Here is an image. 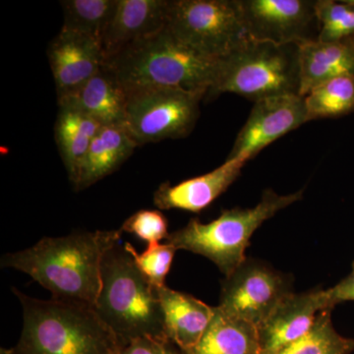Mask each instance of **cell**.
<instances>
[{
	"instance_id": "obj_1",
	"label": "cell",
	"mask_w": 354,
	"mask_h": 354,
	"mask_svg": "<svg viewBox=\"0 0 354 354\" xmlns=\"http://www.w3.org/2000/svg\"><path fill=\"white\" fill-rule=\"evenodd\" d=\"M120 230L44 237L25 250L7 253L2 268L25 272L55 299L95 307L102 286V262L120 243Z\"/></svg>"
},
{
	"instance_id": "obj_2",
	"label": "cell",
	"mask_w": 354,
	"mask_h": 354,
	"mask_svg": "<svg viewBox=\"0 0 354 354\" xmlns=\"http://www.w3.org/2000/svg\"><path fill=\"white\" fill-rule=\"evenodd\" d=\"M23 309L19 342L0 354H120L122 344L94 307L37 299L12 288Z\"/></svg>"
},
{
	"instance_id": "obj_3",
	"label": "cell",
	"mask_w": 354,
	"mask_h": 354,
	"mask_svg": "<svg viewBox=\"0 0 354 354\" xmlns=\"http://www.w3.org/2000/svg\"><path fill=\"white\" fill-rule=\"evenodd\" d=\"M220 62L186 46L165 27L123 48L106 64L127 91L174 88L207 95L215 83Z\"/></svg>"
},
{
	"instance_id": "obj_4",
	"label": "cell",
	"mask_w": 354,
	"mask_h": 354,
	"mask_svg": "<svg viewBox=\"0 0 354 354\" xmlns=\"http://www.w3.org/2000/svg\"><path fill=\"white\" fill-rule=\"evenodd\" d=\"M101 272V290L94 308L122 346L139 337L169 339L158 288L140 271L124 245L118 243L109 249Z\"/></svg>"
},
{
	"instance_id": "obj_5",
	"label": "cell",
	"mask_w": 354,
	"mask_h": 354,
	"mask_svg": "<svg viewBox=\"0 0 354 354\" xmlns=\"http://www.w3.org/2000/svg\"><path fill=\"white\" fill-rule=\"evenodd\" d=\"M304 193L301 189L279 195L274 190H266L253 208L223 209L218 218L208 223L191 218L185 227L169 234L165 243L176 250L204 256L225 277L230 276L247 259L246 248L254 232L281 209L301 201Z\"/></svg>"
},
{
	"instance_id": "obj_6",
	"label": "cell",
	"mask_w": 354,
	"mask_h": 354,
	"mask_svg": "<svg viewBox=\"0 0 354 354\" xmlns=\"http://www.w3.org/2000/svg\"><path fill=\"white\" fill-rule=\"evenodd\" d=\"M299 90L298 46L250 41L221 58L215 83L205 99L230 93L256 102L276 95H299Z\"/></svg>"
},
{
	"instance_id": "obj_7",
	"label": "cell",
	"mask_w": 354,
	"mask_h": 354,
	"mask_svg": "<svg viewBox=\"0 0 354 354\" xmlns=\"http://www.w3.org/2000/svg\"><path fill=\"white\" fill-rule=\"evenodd\" d=\"M167 28L186 46L215 59L250 41L239 0H171Z\"/></svg>"
},
{
	"instance_id": "obj_8",
	"label": "cell",
	"mask_w": 354,
	"mask_h": 354,
	"mask_svg": "<svg viewBox=\"0 0 354 354\" xmlns=\"http://www.w3.org/2000/svg\"><path fill=\"white\" fill-rule=\"evenodd\" d=\"M201 93L174 88L127 91L125 128L138 146L187 137L200 115Z\"/></svg>"
},
{
	"instance_id": "obj_9",
	"label": "cell",
	"mask_w": 354,
	"mask_h": 354,
	"mask_svg": "<svg viewBox=\"0 0 354 354\" xmlns=\"http://www.w3.org/2000/svg\"><path fill=\"white\" fill-rule=\"evenodd\" d=\"M292 293L288 274L261 261L246 259L223 279L218 307L227 315L258 327Z\"/></svg>"
},
{
	"instance_id": "obj_10",
	"label": "cell",
	"mask_w": 354,
	"mask_h": 354,
	"mask_svg": "<svg viewBox=\"0 0 354 354\" xmlns=\"http://www.w3.org/2000/svg\"><path fill=\"white\" fill-rule=\"evenodd\" d=\"M250 41L278 46H301L318 41L315 1L311 0H239Z\"/></svg>"
},
{
	"instance_id": "obj_11",
	"label": "cell",
	"mask_w": 354,
	"mask_h": 354,
	"mask_svg": "<svg viewBox=\"0 0 354 354\" xmlns=\"http://www.w3.org/2000/svg\"><path fill=\"white\" fill-rule=\"evenodd\" d=\"M306 122V106L301 95H276L254 102L227 158L252 160L268 146Z\"/></svg>"
},
{
	"instance_id": "obj_12",
	"label": "cell",
	"mask_w": 354,
	"mask_h": 354,
	"mask_svg": "<svg viewBox=\"0 0 354 354\" xmlns=\"http://www.w3.org/2000/svg\"><path fill=\"white\" fill-rule=\"evenodd\" d=\"M330 305L326 290L316 288L285 298L257 327L261 354H277L309 332L318 314Z\"/></svg>"
},
{
	"instance_id": "obj_13",
	"label": "cell",
	"mask_w": 354,
	"mask_h": 354,
	"mask_svg": "<svg viewBox=\"0 0 354 354\" xmlns=\"http://www.w3.org/2000/svg\"><path fill=\"white\" fill-rule=\"evenodd\" d=\"M48 57L57 97L80 87L106 64L101 41L64 29L51 41Z\"/></svg>"
},
{
	"instance_id": "obj_14",
	"label": "cell",
	"mask_w": 354,
	"mask_h": 354,
	"mask_svg": "<svg viewBox=\"0 0 354 354\" xmlns=\"http://www.w3.org/2000/svg\"><path fill=\"white\" fill-rule=\"evenodd\" d=\"M169 7L171 0H118L102 37L106 62L135 41L164 30Z\"/></svg>"
},
{
	"instance_id": "obj_15",
	"label": "cell",
	"mask_w": 354,
	"mask_h": 354,
	"mask_svg": "<svg viewBox=\"0 0 354 354\" xmlns=\"http://www.w3.org/2000/svg\"><path fill=\"white\" fill-rule=\"evenodd\" d=\"M57 99L60 108L85 114L102 127H125L127 91L109 64H104L80 87Z\"/></svg>"
},
{
	"instance_id": "obj_16",
	"label": "cell",
	"mask_w": 354,
	"mask_h": 354,
	"mask_svg": "<svg viewBox=\"0 0 354 354\" xmlns=\"http://www.w3.org/2000/svg\"><path fill=\"white\" fill-rule=\"evenodd\" d=\"M249 160L244 158H227L214 171L171 185L164 183L153 193V204L160 209H183L200 213L208 208L236 180Z\"/></svg>"
},
{
	"instance_id": "obj_17",
	"label": "cell",
	"mask_w": 354,
	"mask_h": 354,
	"mask_svg": "<svg viewBox=\"0 0 354 354\" xmlns=\"http://www.w3.org/2000/svg\"><path fill=\"white\" fill-rule=\"evenodd\" d=\"M158 292L164 310L167 339L180 351L193 348L206 332L215 315L216 307L167 286L158 288Z\"/></svg>"
},
{
	"instance_id": "obj_18",
	"label": "cell",
	"mask_w": 354,
	"mask_h": 354,
	"mask_svg": "<svg viewBox=\"0 0 354 354\" xmlns=\"http://www.w3.org/2000/svg\"><path fill=\"white\" fill-rule=\"evenodd\" d=\"M138 144L123 127H102L84 158L73 186L86 189L115 171L134 152Z\"/></svg>"
},
{
	"instance_id": "obj_19",
	"label": "cell",
	"mask_w": 354,
	"mask_h": 354,
	"mask_svg": "<svg viewBox=\"0 0 354 354\" xmlns=\"http://www.w3.org/2000/svg\"><path fill=\"white\" fill-rule=\"evenodd\" d=\"M298 48L301 97L335 77L354 75V51L346 39L337 43L309 41Z\"/></svg>"
},
{
	"instance_id": "obj_20",
	"label": "cell",
	"mask_w": 354,
	"mask_h": 354,
	"mask_svg": "<svg viewBox=\"0 0 354 354\" xmlns=\"http://www.w3.org/2000/svg\"><path fill=\"white\" fill-rule=\"evenodd\" d=\"M183 354H261L257 327L228 316L218 306L215 315L193 348Z\"/></svg>"
},
{
	"instance_id": "obj_21",
	"label": "cell",
	"mask_w": 354,
	"mask_h": 354,
	"mask_svg": "<svg viewBox=\"0 0 354 354\" xmlns=\"http://www.w3.org/2000/svg\"><path fill=\"white\" fill-rule=\"evenodd\" d=\"M102 127L97 121L85 114L58 106L55 141L72 183L75 181L93 140Z\"/></svg>"
},
{
	"instance_id": "obj_22",
	"label": "cell",
	"mask_w": 354,
	"mask_h": 354,
	"mask_svg": "<svg viewBox=\"0 0 354 354\" xmlns=\"http://www.w3.org/2000/svg\"><path fill=\"white\" fill-rule=\"evenodd\" d=\"M308 122L354 113V75L335 77L305 95Z\"/></svg>"
},
{
	"instance_id": "obj_23",
	"label": "cell",
	"mask_w": 354,
	"mask_h": 354,
	"mask_svg": "<svg viewBox=\"0 0 354 354\" xmlns=\"http://www.w3.org/2000/svg\"><path fill=\"white\" fill-rule=\"evenodd\" d=\"M118 0H64V26L66 31L79 32L102 41Z\"/></svg>"
},
{
	"instance_id": "obj_24",
	"label": "cell",
	"mask_w": 354,
	"mask_h": 354,
	"mask_svg": "<svg viewBox=\"0 0 354 354\" xmlns=\"http://www.w3.org/2000/svg\"><path fill=\"white\" fill-rule=\"evenodd\" d=\"M332 310L325 309L304 337L277 354H351L354 339L342 337L332 322Z\"/></svg>"
},
{
	"instance_id": "obj_25",
	"label": "cell",
	"mask_w": 354,
	"mask_h": 354,
	"mask_svg": "<svg viewBox=\"0 0 354 354\" xmlns=\"http://www.w3.org/2000/svg\"><path fill=\"white\" fill-rule=\"evenodd\" d=\"M318 41L337 43L354 35V4L351 0H315Z\"/></svg>"
},
{
	"instance_id": "obj_26",
	"label": "cell",
	"mask_w": 354,
	"mask_h": 354,
	"mask_svg": "<svg viewBox=\"0 0 354 354\" xmlns=\"http://www.w3.org/2000/svg\"><path fill=\"white\" fill-rule=\"evenodd\" d=\"M125 249L131 254L140 271L156 288L165 286V278L171 270L176 248L169 243H151L143 253H138L132 244L124 243Z\"/></svg>"
},
{
	"instance_id": "obj_27",
	"label": "cell",
	"mask_w": 354,
	"mask_h": 354,
	"mask_svg": "<svg viewBox=\"0 0 354 354\" xmlns=\"http://www.w3.org/2000/svg\"><path fill=\"white\" fill-rule=\"evenodd\" d=\"M169 223L164 214L158 209H140L127 218L120 228L121 232L135 235L141 241L160 243L169 236Z\"/></svg>"
},
{
	"instance_id": "obj_28",
	"label": "cell",
	"mask_w": 354,
	"mask_h": 354,
	"mask_svg": "<svg viewBox=\"0 0 354 354\" xmlns=\"http://www.w3.org/2000/svg\"><path fill=\"white\" fill-rule=\"evenodd\" d=\"M169 339L139 337L123 346L120 354H183Z\"/></svg>"
},
{
	"instance_id": "obj_29",
	"label": "cell",
	"mask_w": 354,
	"mask_h": 354,
	"mask_svg": "<svg viewBox=\"0 0 354 354\" xmlns=\"http://www.w3.org/2000/svg\"><path fill=\"white\" fill-rule=\"evenodd\" d=\"M326 292L333 308L342 302L354 301V264L353 271L334 288L326 290Z\"/></svg>"
},
{
	"instance_id": "obj_30",
	"label": "cell",
	"mask_w": 354,
	"mask_h": 354,
	"mask_svg": "<svg viewBox=\"0 0 354 354\" xmlns=\"http://www.w3.org/2000/svg\"><path fill=\"white\" fill-rule=\"evenodd\" d=\"M346 41H348L349 44H351V48H353L354 51V35L353 36H351V38L346 39Z\"/></svg>"
},
{
	"instance_id": "obj_31",
	"label": "cell",
	"mask_w": 354,
	"mask_h": 354,
	"mask_svg": "<svg viewBox=\"0 0 354 354\" xmlns=\"http://www.w3.org/2000/svg\"><path fill=\"white\" fill-rule=\"evenodd\" d=\"M351 1L354 4V0H351Z\"/></svg>"
}]
</instances>
